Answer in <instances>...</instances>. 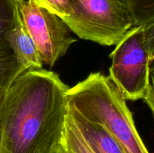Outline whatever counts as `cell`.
<instances>
[{
	"label": "cell",
	"instance_id": "3957f363",
	"mask_svg": "<svg viewBox=\"0 0 154 153\" xmlns=\"http://www.w3.org/2000/svg\"><path fill=\"white\" fill-rule=\"evenodd\" d=\"M69 3L70 15L63 20L80 38L112 46L134 26L129 0H69Z\"/></svg>",
	"mask_w": 154,
	"mask_h": 153
},
{
	"label": "cell",
	"instance_id": "30bf717a",
	"mask_svg": "<svg viewBox=\"0 0 154 153\" xmlns=\"http://www.w3.org/2000/svg\"><path fill=\"white\" fill-rule=\"evenodd\" d=\"M38 4L62 19L70 15L69 0H38Z\"/></svg>",
	"mask_w": 154,
	"mask_h": 153
},
{
	"label": "cell",
	"instance_id": "7a4b0ae2",
	"mask_svg": "<svg viewBox=\"0 0 154 153\" xmlns=\"http://www.w3.org/2000/svg\"><path fill=\"white\" fill-rule=\"evenodd\" d=\"M67 105L85 119L100 124L125 153H149L126 100L109 76L91 73L67 93Z\"/></svg>",
	"mask_w": 154,
	"mask_h": 153
},
{
	"label": "cell",
	"instance_id": "277c9868",
	"mask_svg": "<svg viewBox=\"0 0 154 153\" xmlns=\"http://www.w3.org/2000/svg\"><path fill=\"white\" fill-rule=\"evenodd\" d=\"M109 57V76L125 100H144L150 85V59L142 27H132L116 44Z\"/></svg>",
	"mask_w": 154,
	"mask_h": 153
},
{
	"label": "cell",
	"instance_id": "ba28073f",
	"mask_svg": "<svg viewBox=\"0 0 154 153\" xmlns=\"http://www.w3.org/2000/svg\"><path fill=\"white\" fill-rule=\"evenodd\" d=\"M68 112L94 153H125L120 144L100 124L85 119L69 107Z\"/></svg>",
	"mask_w": 154,
	"mask_h": 153
},
{
	"label": "cell",
	"instance_id": "9a60e30c",
	"mask_svg": "<svg viewBox=\"0 0 154 153\" xmlns=\"http://www.w3.org/2000/svg\"><path fill=\"white\" fill-rule=\"evenodd\" d=\"M36 2H37L38 3V0H36Z\"/></svg>",
	"mask_w": 154,
	"mask_h": 153
},
{
	"label": "cell",
	"instance_id": "5b68a950",
	"mask_svg": "<svg viewBox=\"0 0 154 153\" xmlns=\"http://www.w3.org/2000/svg\"><path fill=\"white\" fill-rule=\"evenodd\" d=\"M23 22L36 45L42 62L53 67L76 41L62 18L36 0H18Z\"/></svg>",
	"mask_w": 154,
	"mask_h": 153
},
{
	"label": "cell",
	"instance_id": "8fae6325",
	"mask_svg": "<svg viewBox=\"0 0 154 153\" xmlns=\"http://www.w3.org/2000/svg\"><path fill=\"white\" fill-rule=\"evenodd\" d=\"M142 27L143 37L150 62L154 59V22Z\"/></svg>",
	"mask_w": 154,
	"mask_h": 153
},
{
	"label": "cell",
	"instance_id": "8992f818",
	"mask_svg": "<svg viewBox=\"0 0 154 153\" xmlns=\"http://www.w3.org/2000/svg\"><path fill=\"white\" fill-rule=\"evenodd\" d=\"M20 14L18 0H0V99L18 76L26 71L18 62L7 40V34L14 26Z\"/></svg>",
	"mask_w": 154,
	"mask_h": 153
},
{
	"label": "cell",
	"instance_id": "7c38bea8",
	"mask_svg": "<svg viewBox=\"0 0 154 153\" xmlns=\"http://www.w3.org/2000/svg\"><path fill=\"white\" fill-rule=\"evenodd\" d=\"M144 100L154 116V59L150 63V85L147 94Z\"/></svg>",
	"mask_w": 154,
	"mask_h": 153
},
{
	"label": "cell",
	"instance_id": "52a82bcc",
	"mask_svg": "<svg viewBox=\"0 0 154 153\" xmlns=\"http://www.w3.org/2000/svg\"><path fill=\"white\" fill-rule=\"evenodd\" d=\"M7 40L18 62L26 69H41L43 62L36 45L23 22L20 12L14 26L7 34Z\"/></svg>",
	"mask_w": 154,
	"mask_h": 153
},
{
	"label": "cell",
	"instance_id": "9c48e42d",
	"mask_svg": "<svg viewBox=\"0 0 154 153\" xmlns=\"http://www.w3.org/2000/svg\"><path fill=\"white\" fill-rule=\"evenodd\" d=\"M60 143L68 153H94L68 110Z\"/></svg>",
	"mask_w": 154,
	"mask_h": 153
},
{
	"label": "cell",
	"instance_id": "5bb4252c",
	"mask_svg": "<svg viewBox=\"0 0 154 153\" xmlns=\"http://www.w3.org/2000/svg\"><path fill=\"white\" fill-rule=\"evenodd\" d=\"M3 100H4V99L0 100V112H1V108H2V103H3ZM0 140H1V128H0Z\"/></svg>",
	"mask_w": 154,
	"mask_h": 153
},
{
	"label": "cell",
	"instance_id": "4fadbf2b",
	"mask_svg": "<svg viewBox=\"0 0 154 153\" xmlns=\"http://www.w3.org/2000/svg\"><path fill=\"white\" fill-rule=\"evenodd\" d=\"M50 153H68L66 152V150L65 149L64 147L62 146L61 143H60L59 145H57L55 148H54L52 149V151Z\"/></svg>",
	"mask_w": 154,
	"mask_h": 153
},
{
	"label": "cell",
	"instance_id": "6da1fadb",
	"mask_svg": "<svg viewBox=\"0 0 154 153\" xmlns=\"http://www.w3.org/2000/svg\"><path fill=\"white\" fill-rule=\"evenodd\" d=\"M69 87L58 74L27 70L8 88L0 112V153H50L60 143Z\"/></svg>",
	"mask_w": 154,
	"mask_h": 153
}]
</instances>
